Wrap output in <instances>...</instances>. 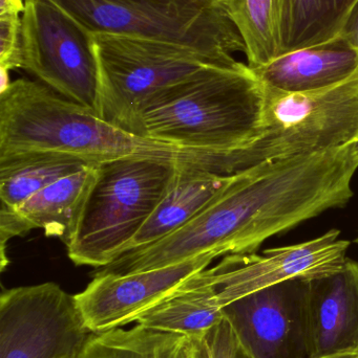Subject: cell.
<instances>
[{"mask_svg": "<svg viewBox=\"0 0 358 358\" xmlns=\"http://www.w3.org/2000/svg\"><path fill=\"white\" fill-rule=\"evenodd\" d=\"M246 46L250 69H260L281 56L280 0H220Z\"/></svg>", "mask_w": 358, "mask_h": 358, "instance_id": "44dd1931", "label": "cell"}, {"mask_svg": "<svg viewBox=\"0 0 358 358\" xmlns=\"http://www.w3.org/2000/svg\"><path fill=\"white\" fill-rule=\"evenodd\" d=\"M330 358H358V348L353 349L351 351H347V352L342 353V355H336V357Z\"/></svg>", "mask_w": 358, "mask_h": 358, "instance_id": "83f0119b", "label": "cell"}, {"mask_svg": "<svg viewBox=\"0 0 358 358\" xmlns=\"http://www.w3.org/2000/svg\"><path fill=\"white\" fill-rule=\"evenodd\" d=\"M180 166L147 159L99 165L67 256L77 266H107L122 256L161 201Z\"/></svg>", "mask_w": 358, "mask_h": 358, "instance_id": "52a82bcc", "label": "cell"}, {"mask_svg": "<svg viewBox=\"0 0 358 358\" xmlns=\"http://www.w3.org/2000/svg\"><path fill=\"white\" fill-rule=\"evenodd\" d=\"M34 151L64 153L98 165L157 159L227 176L226 152L183 148L137 136L41 82L19 79L0 92V155Z\"/></svg>", "mask_w": 358, "mask_h": 358, "instance_id": "7a4b0ae2", "label": "cell"}, {"mask_svg": "<svg viewBox=\"0 0 358 358\" xmlns=\"http://www.w3.org/2000/svg\"><path fill=\"white\" fill-rule=\"evenodd\" d=\"M21 18L22 14H0V69H20Z\"/></svg>", "mask_w": 358, "mask_h": 358, "instance_id": "603a6c76", "label": "cell"}, {"mask_svg": "<svg viewBox=\"0 0 358 358\" xmlns=\"http://www.w3.org/2000/svg\"><path fill=\"white\" fill-rule=\"evenodd\" d=\"M195 167L180 168L165 195L123 254L164 239L184 227L212 203L233 180Z\"/></svg>", "mask_w": 358, "mask_h": 358, "instance_id": "2e32d148", "label": "cell"}, {"mask_svg": "<svg viewBox=\"0 0 358 358\" xmlns=\"http://www.w3.org/2000/svg\"><path fill=\"white\" fill-rule=\"evenodd\" d=\"M98 171L99 165L95 164L52 183L18 208L1 206L0 235L10 241L41 229L46 236L60 239L67 248L77 233Z\"/></svg>", "mask_w": 358, "mask_h": 358, "instance_id": "5bb4252c", "label": "cell"}, {"mask_svg": "<svg viewBox=\"0 0 358 358\" xmlns=\"http://www.w3.org/2000/svg\"><path fill=\"white\" fill-rule=\"evenodd\" d=\"M20 69L60 96L98 110V69L90 34L48 0H25Z\"/></svg>", "mask_w": 358, "mask_h": 358, "instance_id": "ba28073f", "label": "cell"}, {"mask_svg": "<svg viewBox=\"0 0 358 358\" xmlns=\"http://www.w3.org/2000/svg\"><path fill=\"white\" fill-rule=\"evenodd\" d=\"M88 33L168 42L203 52L226 66L246 46L220 0H48Z\"/></svg>", "mask_w": 358, "mask_h": 358, "instance_id": "5b68a950", "label": "cell"}, {"mask_svg": "<svg viewBox=\"0 0 358 358\" xmlns=\"http://www.w3.org/2000/svg\"><path fill=\"white\" fill-rule=\"evenodd\" d=\"M357 0H280L281 55L340 37Z\"/></svg>", "mask_w": 358, "mask_h": 358, "instance_id": "d6986e66", "label": "cell"}, {"mask_svg": "<svg viewBox=\"0 0 358 358\" xmlns=\"http://www.w3.org/2000/svg\"><path fill=\"white\" fill-rule=\"evenodd\" d=\"M199 338L202 358H254L226 319Z\"/></svg>", "mask_w": 358, "mask_h": 358, "instance_id": "7402d4cb", "label": "cell"}, {"mask_svg": "<svg viewBox=\"0 0 358 358\" xmlns=\"http://www.w3.org/2000/svg\"><path fill=\"white\" fill-rule=\"evenodd\" d=\"M263 85L288 94H306L338 85L358 73V52L342 37L281 55L252 69Z\"/></svg>", "mask_w": 358, "mask_h": 358, "instance_id": "9a60e30c", "label": "cell"}, {"mask_svg": "<svg viewBox=\"0 0 358 358\" xmlns=\"http://www.w3.org/2000/svg\"><path fill=\"white\" fill-rule=\"evenodd\" d=\"M92 165L73 155L46 151L0 155L1 206L18 208L52 183Z\"/></svg>", "mask_w": 358, "mask_h": 358, "instance_id": "ac0fdd59", "label": "cell"}, {"mask_svg": "<svg viewBox=\"0 0 358 358\" xmlns=\"http://www.w3.org/2000/svg\"><path fill=\"white\" fill-rule=\"evenodd\" d=\"M358 157L352 145L235 174L220 195L184 227L141 248L143 268L158 269L212 254H254L269 238L353 197Z\"/></svg>", "mask_w": 358, "mask_h": 358, "instance_id": "6da1fadb", "label": "cell"}, {"mask_svg": "<svg viewBox=\"0 0 358 358\" xmlns=\"http://www.w3.org/2000/svg\"><path fill=\"white\" fill-rule=\"evenodd\" d=\"M264 101V85L247 64L212 69L151 101L139 136L197 150H239L260 134Z\"/></svg>", "mask_w": 358, "mask_h": 358, "instance_id": "3957f363", "label": "cell"}, {"mask_svg": "<svg viewBox=\"0 0 358 358\" xmlns=\"http://www.w3.org/2000/svg\"><path fill=\"white\" fill-rule=\"evenodd\" d=\"M90 334L75 296L58 284L1 292L0 358H76Z\"/></svg>", "mask_w": 358, "mask_h": 358, "instance_id": "9c48e42d", "label": "cell"}, {"mask_svg": "<svg viewBox=\"0 0 358 358\" xmlns=\"http://www.w3.org/2000/svg\"><path fill=\"white\" fill-rule=\"evenodd\" d=\"M216 259L208 254L163 268L128 275L95 273L76 302L92 334L122 328L172 294L185 280L207 268Z\"/></svg>", "mask_w": 358, "mask_h": 358, "instance_id": "7c38bea8", "label": "cell"}, {"mask_svg": "<svg viewBox=\"0 0 358 358\" xmlns=\"http://www.w3.org/2000/svg\"><path fill=\"white\" fill-rule=\"evenodd\" d=\"M90 42L98 69L97 115L137 136L141 115L151 101L209 69H231L168 42L109 33H92Z\"/></svg>", "mask_w": 358, "mask_h": 358, "instance_id": "277c9868", "label": "cell"}, {"mask_svg": "<svg viewBox=\"0 0 358 358\" xmlns=\"http://www.w3.org/2000/svg\"><path fill=\"white\" fill-rule=\"evenodd\" d=\"M25 10V0H0V14L18 13L22 14Z\"/></svg>", "mask_w": 358, "mask_h": 358, "instance_id": "d4e9b609", "label": "cell"}, {"mask_svg": "<svg viewBox=\"0 0 358 358\" xmlns=\"http://www.w3.org/2000/svg\"><path fill=\"white\" fill-rule=\"evenodd\" d=\"M309 282H282L223 308L225 319L254 358H310L307 325Z\"/></svg>", "mask_w": 358, "mask_h": 358, "instance_id": "30bf717a", "label": "cell"}, {"mask_svg": "<svg viewBox=\"0 0 358 358\" xmlns=\"http://www.w3.org/2000/svg\"><path fill=\"white\" fill-rule=\"evenodd\" d=\"M191 358H202L201 347H200L199 338H193V346Z\"/></svg>", "mask_w": 358, "mask_h": 358, "instance_id": "4316f807", "label": "cell"}, {"mask_svg": "<svg viewBox=\"0 0 358 358\" xmlns=\"http://www.w3.org/2000/svg\"><path fill=\"white\" fill-rule=\"evenodd\" d=\"M193 338L139 325L92 334L76 358H191Z\"/></svg>", "mask_w": 358, "mask_h": 358, "instance_id": "ffe728a7", "label": "cell"}, {"mask_svg": "<svg viewBox=\"0 0 358 358\" xmlns=\"http://www.w3.org/2000/svg\"><path fill=\"white\" fill-rule=\"evenodd\" d=\"M352 148L353 151H354L355 155H357L358 157V141H357V142L355 143H353Z\"/></svg>", "mask_w": 358, "mask_h": 358, "instance_id": "f1b7e54d", "label": "cell"}, {"mask_svg": "<svg viewBox=\"0 0 358 358\" xmlns=\"http://www.w3.org/2000/svg\"><path fill=\"white\" fill-rule=\"evenodd\" d=\"M224 319L218 292L207 268L185 280L136 322L160 331L201 338Z\"/></svg>", "mask_w": 358, "mask_h": 358, "instance_id": "e0dca14e", "label": "cell"}, {"mask_svg": "<svg viewBox=\"0 0 358 358\" xmlns=\"http://www.w3.org/2000/svg\"><path fill=\"white\" fill-rule=\"evenodd\" d=\"M310 358L358 348V262L347 259L336 273L310 280L307 299Z\"/></svg>", "mask_w": 358, "mask_h": 358, "instance_id": "4fadbf2b", "label": "cell"}, {"mask_svg": "<svg viewBox=\"0 0 358 358\" xmlns=\"http://www.w3.org/2000/svg\"><path fill=\"white\" fill-rule=\"evenodd\" d=\"M340 37H342L347 43L350 44L358 52V0L351 8L345 21Z\"/></svg>", "mask_w": 358, "mask_h": 358, "instance_id": "cb8c5ba5", "label": "cell"}, {"mask_svg": "<svg viewBox=\"0 0 358 358\" xmlns=\"http://www.w3.org/2000/svg\"><path fill=\"white\" fill-rule=\"evenodd\" d=\"M355 243H357L358 245V235H357V239H355Z\"/></svg>", "mask_w": 358, "mask_h": 358, "instance_id": "f546056e", "label": "cell"}, {"mask_svg": "<svg viewBox=\"0 0 358 358\" xmlns=\"http://www.w3.org/2000/svg\"><path fill=\"white\" fill-rule=\"evenodd\" d=\"M340 236L338 229H331L310 241L271 248L263 255H228L209 269L223 308L282 282L313 280L336 273L344 266L350 248V242Z\"/></svg>", "mask_w": 358, "mask_h": 358, "instance_id": "8fae6325", "label": "cell"}, {"mask_svg": "<svg viewBox=\"0 0 358 358\" xmlns=\"http://www.w3.org/2000/svg\"><path fill=\"white\" fill-rule=\"evenodd\" d=\"M264 92L260 134L244 148L230 151L233 174L358 141V73L317 92L288 94L265 85Z\"/></svg>", "mask_w": 358, "mask_h": 358, "instance_id": "8992f818", "label": "cell"}, {"mask_svg": "<svg viewBox=\"0 0 358 358\" xmlns=\"http://www.w3.org/2000/svg\"><path fill=\"white\" fill-rule=\"evenodd\" d=\"M0 73H1V76H0L1 77V86H0L1 88H0V92H4V90H6L10 86L12 82L10 81V76H8L10 71L0 69Z\"/></svg>", "mask_w": 358, "mask_h": 358, "instance_id": "484cf974", "label": "cell"}]
</instances>
